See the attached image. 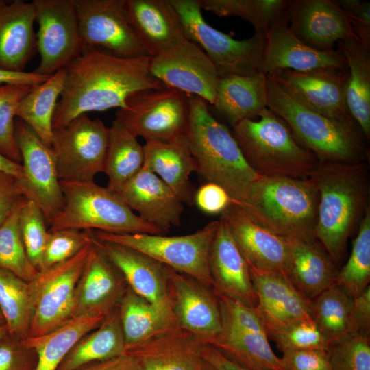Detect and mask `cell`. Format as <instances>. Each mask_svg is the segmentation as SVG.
Instances as JSON below:
<instances>
[{"mask_svg":"<svg viewBox=\"0 0 370 370\" xmlns=\"http://www.w3.org/2000/svg\"><path fill=\"white\" fill-rule=\"evenodd\" d=\"M151 57L121 58L84 46L64 69V88L53 119V128L69 124L89 112L118 109L133 93L165 86L149 71Z\"/></svg>","mask_w":370,"mask_h":370,"instance_id":"obj_1","label":"cell"},{"mask_svg":"<svg viewBox=\"0 0 370 370\" xmlns=\"http://www.w3.org/2000/svg\"><path fill=\"white\" fill-rule=\"evenodd\" d=\"M319 195L315 237L334 262L369 206L367 162H319L309 177Z\"/></svg>","mask_w":370,"mask_h":370,"instance_id":"obj_2","label":"cell"},{"mask_svg":"<svg viewBox=\"0 0 370 370\" xmlns=\"http://www.w3.org/2000/svg\"><path fill=\"white\" fill-rule=\"evenodd\" d=\"M188 100L185 134L197 172L208 182L223 187L232 202L243 201L249 186L259 175L246 161L227 126L212 116L208 103L193 95H188Z\"/></svg>","mask_w":370,"mask_h":370,"instance_id":"obj_3","label":"cell"},{"mask_svg":"<svg viewBox=\"0 0 370 370\" xmlns=\"http://www.w3.org/2000/svg\"><path fill=\"white\" fill-rule=\"evenodd\" d=\"M319 201L318 190L310 177L258 176L244 200L234 204L278 236L314 240Z\"/></svg>","mask_w":370,"mask_h":370,"instance_id":"obj_4","label":"cell"},{"mask_svg":"<svg viewBox=\"0 0 370 370\" xmlns=\"http://www.w3.org/2000/svg\"><path fill=\"white\" fill-rule=\"evenodd\" d=\"M267 108L319 162H367L369 150L357 125L329 118L304 105L267 75Z\"/></svg>","mask_w":370,"mask_h":370,"instance_id":"obj_5","label":"cell"},{"mask_svg":"<svg viewBox=\"0 0 370 370\" xmlns=\"http://www.w3.org/2000/svg\"><path fill=\"white\" fill-rule=\"evenodd\" d=\"M258 117L233 127L232 134L251 169L259 176L309 177L319 163L315 156L269 108L263 109Z\"/></svg>","mask_w":370,"mask_h":370,"instance_id":"obj_6","label":"cell"},{"mask_svg":"<svg viewBox=\"0 0 370 370\" xmlns=\"http://www.w3.org/2000/svg\"><path fill=\"white\" fill-rule=\"evenodd\" d=\"M64 204L49 225V232L63 229L115 234L161 233L143 221L121 196L94 181H60Z\"/></svg>","mask_w":370,"mask_h":370,"instance_id":"obj_7","label":"cell"},{"mask_svg":"<svg viewBox=\"0 0 370 370\" xmlns=\"http://www.w3.org/2000/svg\"><path fill=\"white\" fill-rule=\"evenodd\" d=\"M219 220L213 221L193 234L176 236L92 232L99 241L136 250L213 289L209 260Z\"/></svg>","mask_w":370,"mask_h":370,"instance_id":"obj_8","label":"cell"},{"mask_svg":"<svg viewBox=\"0 0 370 370\" xmlns=\"http://www.w3.org/2000/svg\"><path fill=\"white\" fill-rule=\"evenodd\" d=\"M186 38L196 43L214 64L219 78L260 72L264 36L254 35L238 40L206 23L198 0H169Z\"/></svg>","mask_w":370,"mask_h":370,"instance_id":"obj_9","label":"cell"},{"mask_svg":"<svg viewBox=\"0 0 370 370\" xmlns=\"http://www.w3.org/2000/svg\"><path fill=\"white\" fill-rule=\"evenodd\" d=\"M188 114V95L164 86L132 94L115 119L146 142H167L185 134Z\"/></svg>","mask_w":370,"mask_h":370,"instance_id":"obj_10","label":"cell"},{"mask_svg":"<svg viewBox=\"0 0 370 370\" xmlns=\"http://www.w3.org/2000/svg\"><path fill=\"white\" fill-rule=\"evenodd\" d=\"M108 137L109 127L87 114L54 129L51 149L60 181H94L103 173Z\"/></svg>","mask_w":370,"mask_h":370,"instance_id":"obj_11","label":"cell"},{"mask_svg":"<svg viewBox=\"0 0 370 370\" xmlns=\"http://www.w3.org/2000/svg\"><path fill=\"white\" fill-rule=\"evenodd\" d=\"M93 243L85 246L66 262L39 272L29 282L32 317L28 336L48 334L72 319L77 283Z\"/></svg>","mask_w":370,"mask_h":370,"instance_id":"obj_12","label":"cell"},{"mask_svg":"<svg viewBox=\"0 0 370 370\" xmlns=\"http://www.w3.org/2000/svg\"><path fill=\"white\" fill-rule=\"evenodd\" d=\"M37 52L40 62L34 73L51 76L65 69L82 51L74 0H33Z\"/></svg>","mask_w":370,"mask_h":370,"instance_id":"obj_13","label":"cell"},{"mask_svg":"<svg viewBox=\"0 0 370 370\" xmlns=\"http://www.w3.org/2000/svg\"><path fill=\"white\" fill-rule=\"evenodd\" d=\"M84 46L121 58L148 56L130 24L126 0H74Z\"/></svg>","mask_w":370,"mask_h":370,"instance_id":"obj_14","label":"cell"},{"mask_svg":"<svg viewBox=\"0 0 370 370\" xmlns=\"http://www.w3.org/2000/svg\"><path fill=\"white\" fill-rule=\"evenodd\" d=\"M15 138L25 176L22 184L25 196L38 205L49 225L64 204L53 151L17 117Z\"/></svg>","mask_w":370,"mask_h":370,"instance_id":"obj_15","label":"cell"},{"mask_svg":"<svg viewBox=\"0 0 370 370\" xmlns=\"http://www.w3.org/2000/svg\"><path fill=\"white\" fill-rule=\"evenodd\" d=\"M149 71L165 86L213 105L219 79L217 70L207 54L190 40L151 57Z\"/></svg>","mask_w":370,"mask_h":370,"instance_id":"obj_16","label":"cell"},{"mask_svg":"<svg viewBox=\"0 0 370 370\" xmlns=\"http://www.w3.org/2000/svg\"><path fill=\"white\" fill-rule=\"evenodd\" d=\"M266 75L311 109L332 119L358 126L345 102L348 69L279 70Z\"/></svg>","mask_w":370,"mask_h":370,"instance_id":"obj_17","label":"cell"},{"mask_svg":"<svg viewBox=\"0 0 370 370\" xmlns=\"http://www.w3.org/2000/svg\"><path fill=\"white\" fill-rule=\"evenodd\" d=\"M166 270L169 295L176 322L204 343H209L222 328L214 291L169 267Z\"/></svg>","mask_w":370,"mask_h":370,"instance_id":"obj_18","label":"cell"},{"mask_svg":"<svg viewBox=\"0 0 370 370\" xmlns=\"http://www.w3.org/2000/svg\"><path fill=\"white\" fill-rule=\"evenodd\" d=\"M286 14L291 32L314 49L333 51L338 41L356 38L337 1H291Z\"/></svg>","mask_w":370,"mask_h":370,"instance_id":"obj_19","label":"cell"},{"mask_svg":"<svg viewBox=\"0 0 370 370\" xmlns=\"http://www.w3.org/2000/svg\"><path fill=\"white\" fill-rule=\"evenodd\" d=\"M125 283L93 236L89 257L75 287L72 319L106 317L118 306L127 286Z\"/></svg>","mask_w":370,"mask_h":370,"instance_id":"obj_20","label":"cell"},{"mask_svg":"<svg viewBox=\"0 0 370 370\" xmlns=\"http://www.w3.org/2000/svg\"><path fill=\"white\" fill-rule=\"evenodd\" d=\"M328 68L347 69L342 53L338 49L318 51L302 42L289 29L286 12L264 35L260 66L264 74L279 70L307 71Z\"/></svg>","mask_w":370,"mask_h":370,"instance_id":"obj_21","label":"cell"},{"mask_svg":"<svg viewBox=\"0 0 370 370\" xmlns=\"http://www.w3.org/2000/svg\"><path fill=\"white\" fill-rule=\"evenodd\" d=\"M231 235L249 267L287 274L290 251L285 238L265 229L232 203L221 213Z\"/></svg>","mask_w":370,"mask_h":370,"instance_id":"obj_22","label":"cell"},{"mask_svg":"<svg viewBox=\"0 0 370 370\" xmlns=\"http://www.w3.org/2000/svg\"><path fill=\"white\" fill-rule=\"evenodd\" d=\"M116 193L161 234L180 224L184 203L159 177L144 167Z\"/></svg>","mask_w":370,"mask_h":370,"instance_id":"obj_23","label":"cell"},{"mask_svg":"<svg viewBox=\"0 0 370 370\" xmlns=\"http://www.w3.org/2000/svg\"><path fill=\"white\" fill-rule=\"evenodd\" d=\"M249 269L257 297L254 310L265 326L312 319V300L286 273Z\"/></svg>","mask_w":370,"mask_h":370,"instance_id":"obj_24","label":"cell"},{"mask_svg":"<svg viewBox=\"0 0 370 370\" xmlns=\"http://www.w3.org/2000/svg\"><path fill=\"white\" fill-rule=\"evenodd\" d=\"M204 344L175 321L125 352L138 359L142 370H198Z\"/></svg>","mask_w":370,"mask_h":370,"instance_id":"obj_25","label":"cell"},{"mask_svg":"<svg viewBox=\"0 0 370 370\" xmlns=\"http://www.w3.org/2000/svg\"><path fill=\"white\" fill-rule=\"evenodd\" d=\"M126 12L138 42L149 57L188 39L169 0H126Z\"/></svg>","mask_w":370,"mask_h":370,"instance_id":"obj_26","label":"cell"},{"mask_svg":"<svg viewBox=\"0 0 370 370\" xmlns=\"http://www.w3.org/2000/svg\"><path fill=\"white\" fill-rule=\"evenodd\" d=\"M94 238L135 293L157 307L171 308L165 265L130 247Z\"/></svg>","mask_w":370,"mask_h":370,"instance_id":"obj_27","label":"cell"},{"mask_svg":"<svg viewBox=\"0 0 370 370\" xmlns=\"http://www.w3.org/2000/svg\"><path fill=\"white\" fill-rule=\"evenodd\" d=\"M209 263L214 292L256 307L257 297L249 265L221 218L211 247Z\"/></svg>","mask_w":370,"mask_h":370,"instance_id":"obj_28","label":"cell"},{"mask_svg":"<svg viewBox=\"0 0 370 370\" xmlns=\"http://www.w3.org/2000/svg\"><path fill=\"white\" fill-rule=\"evenodd\" d=\"M32 2L14 0L0 8V69L25 72L37 52Z\"/></svg>","mask_w":370,"mask_h":370,"instance_id":"obj_29","label":"cell"},{"mask_svg":"<svg viewBox=\"0 0 370 370\" xmlns=\"http://www.w3.org/2000/svg\"><path fill=\"white\" fill-rule=\"evenodd\" d=\"M143 167L159 177L184 204L193 205L196 190L190 180L197 171L186 134L167 142L143 145Z\"/></svg>","mask_w":370,"mask_h":370,"instance_id":"obj_30","label":"cell"},{"mask_svg":"<svg viewBox=\"0 0 370 370\" xmlns=\"http://www.w3.org/2000/svg\"><path fill=\"white\" fill-rule=\"evenodd\" d=\"M290 251L287 276L311 300L336 284L334 261L317 239L286 238Z\"/></svg>","mask_w":370,"mask_h":370,"instance_id":"obj_31","label":"cell"},{"mask_svg":"<svg viewBox=\"0 0 370 370\" xmlns=\"http://www.w3.org/2000/svg\"><path fill=\"white\" fill-rule=\"evenodd\" d=\"M214 108L232 127L267 108V75H229L218 79Z\"/></svg>","mask_w":370,"mask_h":370,"instance_id":"obj_32","label":"cell"},{"mask_svg":"<svg viewBox=\"0 0 370 370\" xmlns=\"http://www.w3.org/2000/svg\"><path fill=\"white\" fill-rule=\"evenodd\" d=\"M338 49L345 59L348 76L345 102L366 140L370 139V50L356 38L340 40Z\"/></svg>","mask_w":370,"mask_h":370,"instance_id":"obj_33","label":"cell"},{"mask_svg":"<svg viewBox=\"0 0 370 370\" xmlns=\"http://www.w3.org/2000/svg\"><path fill=\"white\" fill-rule=\"evenodd\" d=\"M268 339L266 330H245L222 325L220 333L208 344L250 370H284Z\"/></svg>","mask_w":370,"mask_h":370,"instance_id":"obj_34","label":"cell"},{"mask_svg":"<svg viewBox=\"0 0 370 370\" xmlns=\"http://www.w3.org/2000/svg\"><path fill=\"white\" fill-rule=\"evenodd\" d=\"M119 314L125 339V352L173 323L171 308H160L135 293L127 286L119 304Z\"/></svg>","mask_w":370,"mask_h":370,"instance_id":"obj_35","label":"cell"},{"mask_svg":"<svg viewBox=\"0 0 370 370\" xmlns=\"http://www.w3.org/2000/svg\"><path fill=\"white\" fill-rule=\"evenodd\" d=\"M125 349L117 306L98 327L73 346L56 370H76L88 363L121 354Z\"/></svg>","mask_w":370,"mask_h":370,"instance_id":"obj_36","label":"cell"},{"mask_svg":"<svg viewBox=\"0 0 370 370\" xmlns=\"http://www.w3.org/2000/svg\"><path fill=\"white\" fill-rule=\"evenodd\" d=\"M65 69L33 86L21 99L16 117L26 123L47 146L51 147L53 119L64 88Z\"/></svg>","mask_w":370,"mask_h":370,"instance_id":"obj_37","label":"cell"},{"mask_svg":"<svg viewBox=\"0 0 370 370\" xmlns=\"http://www.w3.org/2000/svg\"><path fill=\"white\" fill-rule=\"evenodd\" d=\"M144 151L134 134L114 119L109 127L108 144L103 173L108 188L117 192L143 167Z\"/></svg>","mask_w":370,"mask_h":370,"instance_id":"obj_38","label":"cell"},{"mask_svg":"<svg viewBox=\"0 0 370 370\" xmlns=\"http://www.w3.org/2000/svg\"><path fill=\"white\" fill-rule=\"evenodd\" d=\"M106 317L71 319L53 331L40 336H27L23 342L38 356L36 370H56L73 346L85 334L98 327Z\"/></svg>","mask_w":370,"mask_h":370,"instance_id":"obj_39","label":"cell"},{"mask_svg":"<svg viewBox=\"0 0 370 370\" xmlns=\"http://www.w3.org/2000/svg\"><path fill=\"white\" fill-rule=\"evenodd\" d=\"M353 298L335 284L312 300V319L330 344L352 333Z\"/></svg>","mask_w":370,"mask_h":370,"instance_id":"obj_40","label":"cell"},{"mask_svg":"<svg viewBox=\"0 0 370 370\" xmlns=\"http://www.w3.org/2000/svg\"><path fill=\"white\" fill-rule=\"evenodd\" d=\"M289 0H198L202 10L219 17H239L251 24L254 34L264 35L284 15Z\"/></svg>","mask_w":370,"mask_h":370,"instance_id":"obj_41","label":"cell"},{"mask_svg":"<svg viewBox=\"0 0 370 370\" xmlns=\"http://www.w3.org/2000/svg\"><path fill=\"white\" fill-rule=\"evenodd\" d=\"M0 310L8 333L19 339L27 338L32 317L29 282L1 268Z\"/></svg>","mask_w":370,"mask_h":370,"instance_id":"obj_42","label":"cell"},{"mask_svg":"<svg viewBox=\"0 0 370 370\" xmlns=\"http://www.w3.org/2000/svg\"><path fill=\"white\" fill-rule=\"evenodd\" d=\"M27 197H22L0 225V268L30 282L39 271L30 262L23 242L19 219Z\"/></svg>","mask_w":370,"mask_h":370,"instance_id":"obj_43","label":"cell"},{"mask_svg":"<svg viewBox=\"0 0 370 370\" xmlns=\"http://www.w3.org/2000/svg\"><path fill=\"white\" fill-rule=\"evenodd\" d=\"M370 281V208L358 227L347 263L338 272L336 284L353 299L361 295Z\"/></svg>","mask_w":370,"mask_h":370,"instance_id":"obj_44","label":"cell"},{"mask_svg":"<svg viewBox=\"0 0 370 370\" xmlns=\"http://www.w3.org/2000/svg\"><path fill=\"white\" fill-rule=\"evenodd\" d=\"M265 328L268 338L275 343L282 352L310 349L328 350L330 347L312 319H298Z\"/></svg>","mask_w":370,"mask_h":370,"instance_id":"obj_45","label":"cell"},{"mask_svg":"<svg viewBox=\"0 0 370 370\" xmlns=\"http://www.w3.org/2000/svg\"><path fill=\"white\" fill-rule=\"evenodd\" d=\"M19 225L27 257L32 265L40 272L49 231L40 208L27 198L21 210Z\"/></svg>","mask_w":370,"mask_h":370,"instance_id":"obj_46","label":"cell"},{"mask_svg":"<svg viewBox=\"0 0 370 370\" xmlns=\"http://www.w3.org/2000/svg\"><path fill=\"white\" fill-rule=\"evenodd\" d=\"M331 370H370L369 336L354 332L330 344Z\"/></svg>","mask_w":370,"mask_h":370,"instance_id":"obj_47","label":"cell"},{"mask_svg":"<svg viewBox=\"0 0 370 370\" xmlns=\"http://www.w3.org/2000/svg\"><path fill=\"white\" fill-rule=\"evenodd\" d=\"M92 239V230L63 229L49 232L40 271L70 260Z\"/></svg>","mask_w":370,"mask_h":370,"instance_id":"obj_48","label":"cell"},{"mask_svg":"<svg viewBox=\"0 0 370 370\" xmlns=\"http://www.w3.org/2000/svg\"><path fill=\"white\" fill-rule=\"evenodd\" d=\"M32 87L18 86L0 106V153L20 164L22 158L15 138L16 110L21 99Z\"/></svg>","mask_w":370,"mask_h":370,"instance_id":"obj_49","label":"cell"},{"mask_svg":"<svg viewBox=\"0 0 370 370\" xmlns=\"http://www.w3.org/2000/svg\"><path fill=\"white\" fill-rule=\"evenodd\" d=\"M38 356L34 349L8 333L0 338V370H36Z\"/></svg>","mask_w":370,"mask_h":370,"instance_id":"obj_50","label":"cell"},{"mask_svg":"<svg viewBox=\"0 0 370 370\" xmlns=\"http://www.w3.org/2000/svg\"><path fill=\"white\" fill-rule=\"evenodd\" d=\"M280 358L284 370H331L328 350L285 351Z\"/></svg>","mask_w":370,"mask_h":370,"instance_id":"obj_51","label":"cell"},{"mask_svg":"<svg viewBox=\"0 0 370 370\" xmlns=\"http://www.w3.org/2000/svg\"><path fill=\"white\" fill-rule=\"evenodd\" d=\"M337 1L347 15L358 40L370 50V3L362 0Z\"/></svg>","mask_w":370,"mask_h":370,"instance_id":"obj_52","label":"cell"},{"mask_svg":"<svg viewBox=\"0 0 370 370\" xmlns=\"http://www.w3.org/2000/svg\"><path fill=\"white\" fill-rule=\"evenodd\" d=\"M194 201L206 213L221 214L232 204V200L223 187L214 183L207 182L195 192Z\"/></svg>","mask_w":370,"mask_h":370,"instance_id":"obj_53","label":"cell"},{"mask_svg":"<svg viewBox=\"0 0 370 370\" xmlns=\"http://www.w3.org/2000/svg\"><path fill=\"white\" fill-rule=\"evenodd\" d=\"M23 197L25 196L21 180L12 175L0 171V225Z\"/></svg>","mask_w":370,"mask_h":370,"instance_id":"obj_54","label":"cell"},{"mask_svg":"<svg viewBox=\"0 0 370 370\" xmlns=\"http://www.w3.org/2000/svg\"><path fill=\"white\" fill-rule=\"evenodd\" d=\"M352 333L369 336L370 331V286L359 296L353 299L352 310Z\"/></svg>","mask_w":370,"mask_h":370,"instance_id":"obj_55","label":"cell"},{"mask_svg":"<svg viewBox=\"0 0 370 370\" xmlns=\"http://www.w3.org/2000/svg\"><path fill=\"white\" fill-rule=\"evenodd\" d=\"M76 370H142L138 359L128 353L92 362Z\"/></svg>","mask_w":370,"mask_h":370,"instance_id":"obj_56","label":"cell"},{"mask_svg":"<svg viewBox=\"0 0 370 370\" xmlns=\"http://www.w3.org/2000/svg\"><path fill=\"white\" fill-rule=\"evenodd\" d=\"M203 360L216 370H250L232 360L210 344L205 343L201 351Z\"/></svg>","mask_w":370,"mask_h":370,"instance_id":"obj_57","label":"cell"},{"mask_svg":"<svg viewBox=\"0 0 370 370\" xmlns=\"http://www.w3.org/2000/svg\"><path fill=\"white\" fill-rule=\"evenodd\" d=\"M50 76H43L33 72H12L0 69V87L5 85H27L35 86Z\"/></svg>","mask_w":370,"mask_h":370,"instance_id":"obj_58","label":"cell"},{"mask_svg":"<svg viewBox=\"0 0 370 370\" xmlns=\"http://www.w3.org/2000/svg\"><path fill=\"white\" fill-rule=\"evenodd\" d=\"M0 171L15 176L22 184L25 182V176L22 164L8 159L1 153Z\"/></svg>","mask_w":370,"mask_h":370,"instance_id":"obj_59","label":"cell"},{"mask_svg":"<svg viewBox=\"0 0 370 370\" xmlns=\"http://www.w3.org/2000/svg\"><path fill=\"white\" fill-rule=\"evenodd\" d=\"M20 85H5L0 87V106Z\"/></svg>","mask_w":370,"mask_h":370,"instance_id":"obj_60","label":"cell"},{"mask_svg":"<svg viewBox=\"0 0 370 370\" xmlns=\"http://www.w3.org/2000/svg\"><path fill=\"white\" fill-rule=\"evenodd\" d=\"M198 370H216L208 362L203 360L202 363Z\"/></svg>","mask_w":370,"mask_h":370,"instance_id":"obj_61","label":"cell"},{"mask_svg":"<svg viewBox=\"0 0 370 370\" xmlns=\"http://www.w3.org/2000/svg\"><path fill=\"white\" fill-rule=\"evenodd\" d=\"M8 333V329L5 325L0 326V338Z\"/></svg>","mask_w":370,"mask_h":370,"instance_id":"obj_62","label":"cell"},{"mask_svg":"<svg viewBox=\"0 0 370 370\" xmlns=\"http://www.w3.org/2000/svg\"><path fill=\"white\" fill-rule=\"evenodd\" d=\"M5 325V319L0 310V326Z\"/></svg>","mask_w":370,"mask_h":370,"instance_id":"obj_63","label":"cell"},{"mask_svg":"<svg viewBox=\"0 0 370 370\" xmlns=\"http://www.w3.org/2000/svg\"><path fill=\"white\" fill-rule=\"evenodd\" d=\"M6 3V1L3 0H0V8L4 6Z\"/></svg>","mask_w":370,"mask_h":370,"instance_id":"obj_64","label":"cell"}]
</instances>
